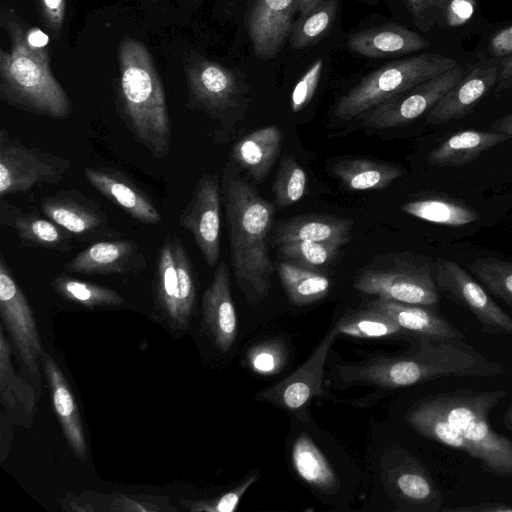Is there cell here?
Returning <instances> with one entry per match:
<instances>
[{"label":"cell","instance_id":"cell-51","mask_svg":"<svg viewBox=\"0 0 512 512\" xmlns=\"http://www.w3.org/2000/svg\"><path fill=\"white\" fill-rule=\"evenodd\" d=\"M28 44L33 48H43L47 45L48 36L39 29H32L26 36Z\"/></svg>","mask_w":512,"mask_h":512},{"label":"cell","instance_id":"cell-13","mask_svg":"<svg viewBox=\"0 0 512 512\" xmlns=\"http://www.w3.org/2000/svg\"><path fill=\"white\" fill-rule=\"evenodd\" d=\"M338 335L335 324L299 368L281 381L259 391L255 398L283 410L300 412L313 399L323 396L325 363Z\"/></svg>","mask_w":512,"mask_h":512},{"label":"cell","instance_id":"cell-35","mask_svg":"<svg viewBox=\"0 0 512 512\" xmlns=\"http://www.w3.org/2000/svg\"><path fill=\"white\" fill-rule=\"evenodd\" d=\"M51 285L63 299L87 308L117 307L124 303L123 297L113 289L63 274L56 276Z\"/></svg>","mask_w":512,"mask_h":512},{"label":"cell","instance_id":"cell-55","mask_svg":"<svg viewBox=\"0 0 512 512\" xmlns=\"http://www.w3.org/2000/svg\"><path fill=\"white\" fill-rule=\"evenodd\" d=\"M448 0H426L429 9L436 8L443 10Z\"/></svg>","mask_w":512,"mask_h":512},{"label":"cell","instance_id":"cell-38","mask_svg":"<svg viewBox=\"0 0 512 512\" xmlns=\"http://www.w3.org/2000/svg\"><path fill=\"white\" fill-rule=\"evenodd\" d=\"M469 270L512 309V262L496 257L479 258L469 265Z\"/></svg>","mask_w":512,"mask_h":512},{"label":"cell","instance_id":"cell-21","mask_svg":"<svg viewBox=\"0 0 512 512\" xmlns=\"http://www.w3.org/2000/svg\"><path fill=\"white\" fill-rule=\"evenodd\" d=\"M84 175L94 189L133 219L145 224L161 222L162 216L148 195L118 170L86 167Z\"/></svg>","mask_w":512,"mask_h":512},{"label":"cell","instance_id":"cell-48","mask_svg":"<svg viewBox=\"0 0 512 512\" xmlns=\"http://www.w3.org/2000/svg\"><path fill=\"white\" fill-rule=\"evenodd\" d=\"M114 511H155L159 510L152 506H145L142 502H137L127 497L117 498L114 502Z\"/></svg>","mask_w":512,"mask_h":512},{"label":"cell","instance_id":"cell-43","mask_svg":"<svg viewBox=\"0 0 512 512\" xmlns=\"http://www.w3.org/2000/svg\"><path fill=\"white\" fill-rule=\"evenodd\" d=\"M323 65L324 61L321 58L314 61L295 85L291 94L293 112L301 111L311 101L317 89Z\"/></svg>","mask_w":512,"mask_h":512},{"label":"cell","instance_id":"cell-3","mask_svg":"<svg viewBox=\"0 0 512 512\" xmlns=\"http://www.w3.org/2000/svg\"><path fill=\"white\" fill-rule=\"evenodd\" d=\"M223 196L233 274L246 300L256 305L267 296L274 272L267 238L275 209L247 182L228 172Z\"/></svg>","mask_w":512,"mask_h":512},{"label":"cell","instance_id":"cell-41","mask_svg":"<svg viewBox=\"0 0 512 512\" xmlns=\"http://www.w3.org/2000/svg\"><path fill=\"white\" fill-rule=\"evenodd\" d=\"M246 357L252 371L263 376H272L285 365L287 350L282 342L276 339L267 340L251 347Z\"/></svg>","mask_w":512,"mask_h":512},{"label":"cell","instance_id":"cell-4","mask_svg":"<svg viewBox=\"0 0 512 512\" xmlns=\"http://www.w3.org/2000/svg\"><path fill=\"white\" fill-rule=\"evenodd\" d=\"M120 106L134 139L157 159L171 148L172 129L160 78L146 47L131 38L121 41Z\"/></svg>","mask_w":512,"mask_h":512},{"label":"cell","instance_id":"cell-8","mask_svg":"<svg viewBox=\"0 0 512 512\" xmlns=\"http://www.w3.org/2000/svg\"><path fill=\"white\" fill-rule=\"evenodd\" d=\"M70 160L44 151L0 131V197L62 182Z\"/></svg>","mask_w":512,"mask_h":512},{"label":"cell","instance_id":"cell-14","mask_svg":"<svg viewBox=\"0 0 512 512\" xmlns=\"http://www.w3.org/2000/svg\"><path fill=\"white\" fill-rule=\"evenodd\" d=\"M220 188L218 177L205 173L197 181L178 223L190 232L206 264L215 268L220 255Z\"/></svg>","mask_w":512,"mask_h":512},{"label":"cell","instance_id":"cell-39","mask_svg":"<svg viewBox=\"0 0 512 512\" xmlns=\"http://www.w3.org/2000/svg\"><path fill=\"white\" fill-rule=\"evenodd\" d=\"M306 185V172L294 157L287 155L281 161L273 184L277 207L286 208L302 199Z\"/></svg>","mask_w":512,"mask_h":512},{"label":"cell","instance_id":"cell-47","mask_svg":"<svg viewBox=\"0 0 512 512\" xmlns=\"http://www.w3.org/2000/svg\"><path fill=\"white\" fill-rule=\"evenodd\" d=\"M444 512H512V504L502 502H482L462 505L453 508H444Z\"/></svg>","mask_w":512,"mask_h":512},{"label":"cell","instance_id":"cell-12","mask_svg":"<svg viewBox=\"0 0 512 512\" xmlns=\"http://www.w3.org/2000/svg\"><path fill=\"white\" fill-rule=\"evenodd\" d=\"M465 67L457 64L451 70L394 96L368 113L364 124L370 128L386 129L403 126L419 118L465 76Z\"/></svg>","mask_w":512,"mask_h":512},{"label":"cell","instance_id":"cell-36","mask_svg":"<svg viewBox=\"0 0 512 512\" xmlns=\"http://www.w3.org/2000/svg\"><path fill=\"white\" fill-rule=\"evenodd\" d=\"M336 326L339 334L354 338H383L411 334L387 314L371 306L346 315L336 323Z\"/></svg>","mask_w":512,"mask_h":512},{"label":"cell","instance_id":"cell-23","mask_svg":"<svg viewBox=\"0 0 512 512\" xmlns=\"http://www.w3.org/2000/svg\"><path fill=\"white\" fill-rule=\"evenodd\" d=\"M0 223L16 232L22 245L67 253L74 248L73 235L52 221L28 213L1 198Z\"/></svg>","mask_w":512,"mask_h":512},{"label":"cell","instance_id":"cell-46","mask_svg":"<svg viewBox=\"0 0 512 512\" xmlns=\"http://www.w3.org/2000/svg\"><path fill=\"white\" fill-rule=\"evenodd\" d=\"M42 10L47 23L54 30L60 28L65 14L64 0H41Z\"/></svg>","mask_w":512,"mask_h":512},{"label":"cell","instance_id":"cell-9","mask_svg":"<svg viewBox=\"0 0 512 512\" xmlns=\"http://www.w3.org/2000/svg\"><path fill=\"white\" fill-rule=\"evenodd\" d=\"M354 287L385 300L430 307L439 303L433 263L425 257L402 259L389 268L365 270L355 279Z\"/></svg>","mask_w":512,"mask_h":512},{"label":"cell","instance_id":"cell-15","mask_svg":"<svg viewBox=\"0 0 512 512\" xmlns=\"http://www.w3.org/2000/svg\"><path fill=\"white\" fill-rule=\"evenodd\" d=\"M42 213L81 242L104 240L117 235L105 211L76 189L59 190L41 200Z\"/></svg>","mask_w":512,"mask_h":512},{"label":"cell","instance_id":"cell-24","mask_svg":"<svg viewBox=\"0 0 512 512\" xmlns=\"http://www.w3.org/2000/svg\"><path fill=\"white\" fill-rule=\"evenodd\" d=\"M429 41L397 24L370 27L353 33L347 40L350 51L369 58L410 54L428 48Z\"/></svg>","mask_w":512,"mask_h":512},{"label":"cell","instance_id":"cell-37","mask_svg":"<svg viewBox=\"0 0 512 512\" xmlns=\"http://www.w3.org/2000/svg\"><path fill=\"white\" fill-rule=\"evenodd\" d=\"M338 0H323L293 23L291 46L303 49L319 42L333 25L338 10Z\"/></svg>","mask_w":512,"mask_h":512},{"label":"cell","instance_id":"cell-19","mask_svg":"<svg viewBox=\"0 0 512 512\" xmlns=\"http://www.w3.org/2000/svg\"><path fill=\"white\" fill-rule=\"evenodd\" d=\"M204 328L221 352L226 353L237 337V315L231 295L229 268L217 264L213 279L205 290L201 304Z\"/></svg>","mask_w":512,"mask_h":512},{"label":"cell","instance_id":"cell-22","mask_svg":"<svg viewBox=\"0 0 512 512\" xmlns=\"http://www.w3.org/2000/svg\"><path fill=\"white\" fill-rule=\"evenodd\" d=\"M500 67L478 66L449 90L427 114L430 124H444L465 117L495 86Z\"/></svg>","mask_w":512,"mask_h":512},{"label":"cell","instance_id":"cell-5","mask_svg":"<svg viewBox=\"0 0 512 512\" xmlns=\"http://www.w3.org/2000/svg\"><path fill=\"white\" fill-rule=\"evenodd\" d=\"M11 53L1 52V95L11 105L54 119L71 114V103L53 77L48 57L41 48H33L24 32L13 26Z\"/></svg>","mask_w":512,"mask_h":512},{"label":"cell","instance_id":"cell-10","mask_svg":"<svg viewBox=\"0 0 512 512\" xmlns=\"http://www.w3.org/2000/svg\"><path fill=\"white\" fill-rule=\"evenodd\" d=\"M433 275L438 291L452 302L467 308L483 332L512 337V317L458 263L438 258L433 262Z\"/></svg>","mask_w":512,"mask_h":512},{"label":"cell","instance_id":"cell-45","mask_svg":"<svg viewBox=\"0 0 512 512\" xmlns=\"http://www.w3.org/2000/svg\"><path fill=\"white\" fill-rule=\"evenodd\" d=\"M488 52L494 57H503L512 53V25L491 37Z\"/></svg>","mask_w":512,"mask_h":512},{"label":"cell","instance_id":"cell-20","mask_svg":"<svg viewBox=\"0 0 512 512\" xmlns=\"http://www.w3.org/2000/svg\"><path fill=\"white\" fill-rule=\"evenodd\" d=\"M296 0H257L248 18V30L255 55L274 58L293 27Z\"/></svg>","mask_w":512,"mask_h":512},{"label":"cell","instance_id":"cell-17","mask_svg":"<svg viewBox=\"0 0 512 512\" xmlns=\"http://www.w3.org/2000/svg\"><path fill=\"white\" fill-rule=\"evenodd\" d=\"M388 487L400 510L438 512L444 496L429 471L405 450L397 453L388 473Z\"/></svg>","mask_w":512,"mask_h":512},{"label":"cell","instance_id":"cell-26","mask_svg":"<svg viewBox=\"0 0 512 512\" xmlns=\"http://www.w3.org/2000/svg\"><path fill=\"white\" fill-rule=\"evenodd\" d=\"M43 365L63 433L76 457L85 460L87 443L74 397L58 364L49 354H44Z\"/></svg>","mask_w":512,"mask_h":512},{"label":"cell","instance_id":"cell-6","mask_svg":"<svg viewBox=\"0 0 512 512\" xmlns=\"http://www.w3.org/2000/svg\"><path fill=\"white\" fill-rule=\"evenodd\" d=\"M458 63L453 58L422 53L386 63L363 77L337 102L334 115L351 120L416 85L441 75Z\"/></svg>","mask_w":512,"mask_h":512},{"label":"cell","instance_id":"cell-31","mask_svg":"<svg viewBox=\"0 0 512 512\" xmlns=\"http://www.w3.org/2000/svg\"><path fill=\"white\" fill-rule=\"evenodd\" d=\"M332 173L350 191L381 190L402 175V170L390 163L354 158L336 162Z\"/></svg>","mask_w":512,"mask_h":512},{"label":"cell","instance_id":"cell-18","mask_svg":"<svg viewBox=\"0 0 512 512\" xmlns=\"http://www.w3.org/2000/svg\"><path fill=\"white\" fill-rule=\"evenodd\" d=\"M147 260L139 244L133 240H100L88 246L65 263L72 273L124 275L145 269Z\"/></svg>","mask_w":512,"mask_h":512},{"label":"cell","instance_id":"cell-40","mask_svg":"<svg viewBox=\"0 0 512 512\" xmlns=\"http://www.w3.org/2000/svg\"><path fill=\"white\" fill-rule=\"evenodd\" d=\"M342 245L331 242L296 241L279 247L286 261L315 270L329 264Z\"/></svg>","mask_w":512,"mask_h":512},{"label":"cell","instance_id":"cell-54","mask_svg":"<svg viewBox=\"0 0 512 512\" xmlns=\"http://www.w3.org/2000/svg\"><path fill=\"white\" fill-rule=\"evenodd\" d=\"M503 423L505 428L512 432V401L508 405L507 410L504 413Z\"/></svg>","mask_w":512,"mask_h":512},{"label":"cell","instance_id":"cell-16","mask_svg":"<svg viewBox=\"0 0 512 512\" xmlns=\"http://www.w3.org/2000/svg\"><path fill=\"white\" fill-rule=\"evenodd\" d=\"M190 109L221 119L235 107L240 85L235 73L215 62L198 59L187 70Z\"/></svg>","mask_w":512,"mask_h":512},{"label":"cell","instance_id":"cell-1","mask_svg":"<svg viewBox=\"0 0 512 512\" xmlns=\"http://www.w3.org/2000/svg\"><path fill=\"white\" fill-rule=\"evenodd\" d=\"M507 396L502 389H461L429 395L406 413L420 435L459 450L496 477L512 476V440L493 430L491 411Z\"/></svg>","mask_w":512,"mask_h":512},{"label":"cell","instance_id":"cell-49","mask_svg":"<svg viewBox=\"0 0 512 512\" xmlns=\"http://www.w3.org/2000/svg\"><path fill=\"white\" fill-rule=\"evenodd\" d=\"M512 87V57L502 63L497 81V91Z\"/></svg>","mask_w":512,"mask_h":512},{"label":"cell","instance_id":"cell-7","mask_svg":"<svg viewBox=\"0 0 512 512\" xmlns=\"http://www.w3.org/2000/svg\"><path fill=\"white\" fill-rule=\"evenodd\" d=\"M153 284L157 306L168 322L177 329L186 328L196 304L197 283L193 263L179 235L168 233L160 245Z\"/></svg>","mask_w":512,"mask_h":512},{"label":"cell","instance_id":"cell-32","mask_svg":"<svg viewBox=\"0 0 512 512\" xmlns=\"http://www.w3.org/2000/svg\"><path fill=\"white\" fill-rule=\"evenodd\" d=\"M11 348L4 335L0 333V395L4 407L10 415L18 417V422L23 423L22 418L32 417L36 410L34 391L31 385L18 376L11 364Z\"/></svg>","mask_w":512,"mask_h":512},{"label":"cell","instance_id":"cell-52","mask_svg":"<svg viewBox=\"0 0 512 512\" xmlns=\"http://www.w3.org/2000/svg\"><path fill=\"white\" fill-rule=\"evenodd\" d=\"M491 130L512 137V114L506 115L498 119L491 125Z\"/></svg>","mask_w":512,"mask_h":512},{"label":"cell","instance_id":"cell-29","mask_svg":"<svg viewBox=\"0 0 512 512\" xmlns=\"http://www.w3.org/2000/svg\"><path fill=\"white\" fill-rule=\"evenodd\" d=\"M281 131L275 125L255 130L238 141L232 149L233 161L260 182L271 170L281 145Z\"/></svg>","mask_w":512,"mask_h":512},{"label":"cell","instance_id":"cell-25","mask_svg":"<svg viewBox=\"0 0 512 512\" xmlns=\"http://www.w3.org/2000/svg\"><path fill=\"white\" fill-rule=\"evenodd\" d=\"M368 306L391 317L401 328L420 337L464 340V334L430 306L377 298Z\"/></svg>","mask_w":512,"mask_h":512},{"label":"cell","instance_id":"cell-44","mask_svg":"<svg viewBox=\"0 0 512 512\" xmlns=\"http://www.w3.org/2000/svg\"><path fill=\"white\" fill-rule=\"evenodd\" d=\"M475 0H448L443 8L444 20L448 27L467 23L475 11Z\"/></svg>","mask_w":512,"mask_h":512},{"label":"cell","instance_id":"cell-42","mask_svg":"<svg viewBox=\"0 0 512 512\" xmlns=\"http://www.w3.org/2000/svg\"><path fill=\"white\" fill-rule=\"evenodd\" d=\"M259 479L258 473H250L235 488L212 499L186 501L184 506L194 512H233L246 491Z\"/></svg>","mask_w":512,"mask_h":512},{"label":"cell","instance_id":"cell-30","mask_svg":"<svg viewBox=\"0 0 512 512\" xmlns=\"http://www.w3.org/2000/svg\"><path fill=\"white\" fill-rule=\"evenodd\" d=\"M290 458L294 472L309 487L324 493L338 488L336 471L309 435L300 434L293 440Z\"/></svg>","mask_w":512,"mask_h":512},{"label":"cell","instance_id":"cell-53","mask_svg":"<svg viewBox=\"0 0 512 512\" xmlns=\"http://www.w3.org/2000/svg\"><path fill=\"white\" fill-rule=\"evenodd\" d=\"M322 1L323 0H296L295 12L299 13L300 15L306 14Z\"/></svg>","mask_w":512,"mask_h":512},{"label":"cell","instance_id":"cell-2","mask_svg":"<svg viewBox=\"0 0 512 512\" xmlns=\"http://www.w3.org/2000/svg\"><path fill=\"white\" fill-rule=\"evenodd\" d=\"M504 367L491 361L463 340L421 337L412 353L378 356L338 368L341 384L402 388L440 378L496 377Z\"/></svg>","mask_w":512,"mask_h":512},{"label":"cell","instance_id":"cell-28","mask_svg":"<svg viewBox=\"0 0 512 512\" xmlns=\"http://www.w3.org/2000/svg\"><path fill=\"white\" fill-rule=\"evenodd\" d=\"M509 139V136L493 130L459 131L431 150L428 162L436 167L464 166Z\"/></svg>","mask_w":512,"mask_h":512},{"label":"cell","instance_id":"cell-33","mask_svg":"<svg viewBox=\"0 0 512 512\" xmlns=\"http://www.w3.org/2000/svg\"><path fill=\"white\" fill-rule=\"evenodd\" d=\"M278 273L289 300L298 306L317 302L330 290L331 283L325 275L288 261L279 263Z\"/></svg>","mask_w":512,"mask_h":512},{"label":"cell","instance_id":"cell-11","mask_svg":"<svg viewBox=\"0 0 512 512\" xmlns=\"http://www.w3.org/2000/svg\"><path fill=\"white\" fill-rule=\"evenodd\" d=\"M0 315L26 369L39 383V361L44 350L32 308L0 254Z\"/></svg>","mask_w":512,"mask_h":512},{"label":"cell","instance_id":"cell-27","mask_svg":"<svg viewBox=\"0 0 512 512\" xmlns=\"http://www.w3.org/2000/svg\"><path fill=\"white\" fill-rule=\"evenodd\" d=\"M353 221L330 215L296 216L283 223L274 236V243L283 245L296 241L331 242L345 245L351 240Z\"/></svg>","mask_w":512,"mask_h":512},{"label":"cell","instance_id":"cell-34","mask_svg":"<svg viewBox=\"0 0 512 512\" xmlns=\"http://www.w3.org/2000/svg\"><path fill=\"white\" fill-rule=\"evenodd\" d=\"M404 213L423 221L446 226H464L476 222L478 213L469 206L444 197H429L406 202Z\"/></svg>","mask_w":512,"mask_h":512},{"label":"cell","instance_id":"cell-50","mask_svg":"<svg viewBox=\"0 0 512 512\" xmlns=\"http://www.w3.org/2000/svg\"><path fill=\"white\" fill-rule=\"evenodd\" d=\"M410 13L417 23L425 20L429 7L426 0H404Z\"/></svg>","mask_w":512,"mask_h":512}]
</instances>
